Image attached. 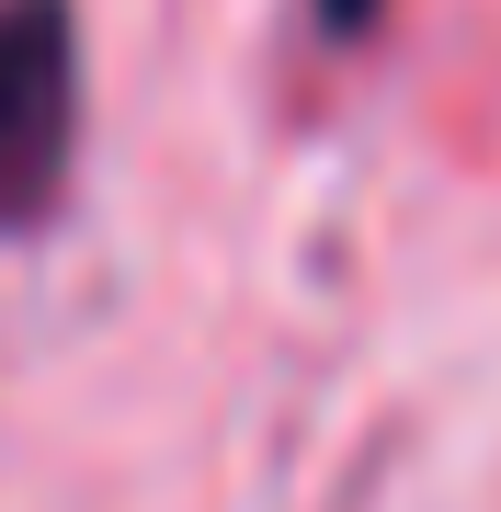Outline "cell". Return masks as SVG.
Instances as JSON below:
<instances>
[{
	"label": "cell",
	"mask_w": 501,
	"mask_h": 512,
	"mask_svg": "<svg viewBox=\"0 0 501 512\" xmlns=\"http://www.w3.org/2000/svg\"><path fill=\"white\" fill-rule=\"evenodd\" d=\"M80 183V12L0 0V239L57 228Z\"/></svg>",
	"instance_id": "obj_1"
},
{
	"label": "cell",
	"mask_w": 501,
	"mask_h": 512,
	"mask_svg": "<svg viewBox=\"0 0 501 512\" xmlns=\"http://www.w3.org/2000/svg\"><path fill=\"white\" fill-rule=\"evenodd\" d=\"M376 12H388V0H308V23L331 46H353V35H376Z\"/></svg>",
	"instance_id": "obj_2"
}]
</instances>
